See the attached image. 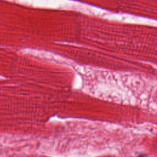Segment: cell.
<instances>
[{"instance_id": "1", "label": "cell", "mask_w": 157, "mask_h": 157, "mask_svg": "<svg viewBox=\"0 0 157 157\" xmlns=\"http://www.w3.org/2000/svg\"><path fill=\"white\" fill-rule=\"evenodd\" d=\"M104 157H112V156H104Z\"/></svg>"}]
</instances>
